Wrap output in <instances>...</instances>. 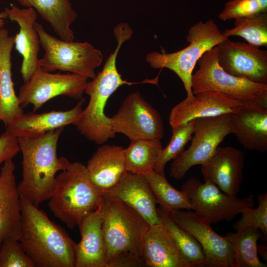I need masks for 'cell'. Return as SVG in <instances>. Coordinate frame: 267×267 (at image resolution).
<instances>
[{
  "label": "cell",
  "instance_id": "obj_1",
  "mask_svg": "<svg viewBox=\"0 0 267 267\" xmlns=\"http://www.w3.org/2000/svg\"><path fill=\"white\" fill-rule=\"evenodd\" d=\"M19 241L36 267H75L77 244L46 214L20 196Z\"/></svg>",
  "mask_w": 267,
  "mask_h": 267
},
{
  "label": "cell",
  "instance_id": "obj_2",
  "mask_svg": "<svg viewBox=\"0 0 267 267\" xmlns=\"http://www.w3.org/2000/svg\"><path fill=\"white\" fill-rule=\"evenodd\" d=\"M63 129L38 136L17 137L22 155V180L17 189L20 196L37 207L50 198L56 174L70 163L65 157L57 155L58 141Z\"/></svg>",
  "mask_w": 267,
  "mask_h": 267
},
{
  "label": "cell",
  "instance_id": "obj_3",
  "mask_svg": "<svg viewBox=\"0 0 267 267\" xmlns=\"http://www.w3.org/2000/svg\"><path fill=\"white\" fill-rule=\"evenodd\" d=\"M101 208L106 267L144 266L141 248L150 225L134 209L110 195L103 196Z\"/></svg>",
  "mask_w": 267,
  "mask_h": 267
},
{
  "label": "cell",
  "instance_id": "obj_4",
  "mask_svg": "<svg viewBox=\"0 0 267 267\" xmlns=\"http://www.w3.org/2000/svg\"><path fill=\"white\" fill-rule=\"evenodd\" d=\"M133 31L127 23H120L114 29L117 45L108 57L102 69L92 80L88 82L85 93L89 100L78 120L74 126L89 140L102 144L115 137L110 118L104 112L111 95L121 86L140 83L129 82L122 79L116 66L117 57L123 43L133 35Z\"/></svg>",
  "mask_w": 267,
  "mask_h": 267
},
{
  "label": "cell",
  "instance_id": "obj_5",
  "mask_svg": "<svg viewBox=\"0 0 267 267\" xmlns=\"http://www.w3.org/2000/svg\"><path fill=\"white\" fill-rule=\"evenodd\" d=\"M48 200L55 217L72 229L101 205L103 196L91 181L86 166L75 162L56 176L55 189Z\"/></svg>",
  "mask_w": 267,
  "mask_h": 267
},
{
  "label": "cell",
  "instance_id": "obj_6",
  "mask_svg": "<svg viewBox=\"0 0 267 267\" xmlns=\"http://www.w3.org/2000/svg\"><path fill=\"white\" fill-rule=\"evenodd\" d=\"M227 38L212 19L199 21L189 29L186 38L189 44L185 48L173 53L151 52L146 61L154 69L167 68L175 72L184 85L186 98L191 99L192 76L197 62L205 52Z\"/></svg>",
  "mask_w": 267,
  "mask_h": 267
},
{
  "label": "cell",
  "instance_id": "obj_7",
  "mask_svg": "<svg viewBox=\"0 0 267 267\" xmlns=\"http://www.w3.org/2000/svg\"><path fill=\"white\" fill-rule=\"evenodd\" d=\"M199 69L192 76L193 94L216 91L243 103L267 108V85L252 82L232 76L219 64L217 47L205 52L199 59Z\"/></svg>",
  "mask_w": 267,
  "mask_h": 267
},
{
  "label": "cell",
  "instance_id": "obj_8",
  "mask_svg": "<svg viewBox=\"0 0 267 267\" xmlns=\"http://www.w3.org/2000/svg\"><path fill=\"white\" fill-rule=\"evenodd\" d=\"M35 28L39 36L44 53L39 59L43 70L69 72L93 79L95 70L103 61L102 52L88 42H75L62 40L48 34L43 25L35 22Z\"/></svg>",
  "mask_w": 267,
  "mask_h": 267
},
{
  "label": "cell",
  "instance_id": "obj_9",
  "mask_svg": "<svg viewBox=\"0 0 267 267\" xmlns=\"http://www.w3.org/2000/svg\"><path fill=\"white\" fill-rule=\"evenodd\" d=\"M230 114L195 119L194 135L190 146L173 160L170 176L182 179L193 166L205 163L213 155L219 144L231 134Z\"/></svg>",
  "mask_w": 267,
  "mask_h": 267
},
{
  "label": "cell",
  "instance_id": "obj_10",
  "mask_svg": "<svg viewBox=\"0 0 267 267\" xmlns=\"http://www.w3.org/2000/svg\"><path fill=\"white\" fill-rule=\"evenodd\" d=\"M188 196L192 210L210 223L230 221L246 207H254L253 195L239 198L226 194L210 181L202 183L192 178L184 183L181 189Z\"/></svg>",
  "mask_w": 267,
  "mask_h": 267
},
{
  "label": "cell",
  "instance_id": "obj_11",
  "mask_svg": "<svg viewBox=\"0 0 267 267\" xmlns=\"http://www.w3.org/2000/svg\"><path fill=\"white\" fill-rule=\"evenodd\" d=\"M109 118L112 131L125 135L131 141L161 140L164 134L163 123L158 112L138 91L129 94L117 113Z\"/></svg>",
  "mask_w": 267,
  "mask_h": 267
},
{
  "label": "cell",
  "instance_id": "obj_12",
  "mask_svg": "<svg viewBox=\"0 0 267 267\" xmlns=\"http://www.w3.org/2000/svg\"><path fill=\"white\" fill-rule=\"evenodd\" d=\"M83 76L51 73L41 68L19 89L18 97L23 108L31 104L36 112L49 100L59 95L78 99L83 97L88 83Z\"/></svg>",
  "mask_w": 267,
  "mask_h": 267
},
{
  "label": "cell",
  "instance_id": "obj_13",
  "mask_svg": "<svg viewBox=\"0 0 267 267\" xmlns=\"http://www.w3.org/2000/svg\"><path fill=\"white\" fill-rule=\"evenodd\" d=\"M217 47L218 61L227 73L252 82L267 85V50L229 38Z\"/></svg>",
  "mask_w": 267,
  "mask_h": 267
},
{
  "label": "cell",
  "instance_id": "obj_14",
  "mask_svg": "<svg viewBox=\"0 0 267 267\" xmlns=\"http://www.w3.org/2000/svg\"><path fill=\"white\" fill-rule=\"evenodd\" d=\"M168 214L177 225L188 231L198 241L208 267H232L231 246L225 236L214 230L211 223L191 210H176Z\"/></svg>",
  "mask_w": 267,
  "mask_h": 267
},
{
  "label": "cell",
  "instance_id": "obj_15",
  "mask_svg": "<svg viewBox=\"0 0 267 267\" xmlns=\"http://www.w3.org/2000/svg\"><path fill=\"white\" fill-rule=\"evenodd\" d=\"M225 94L216 91H203L185 98L170 112L169 123L172 128L197 118L232 114L246 105Z\"/></svg>",
  "mask_w": 267,
  "mask_h": 267
},
{
  "label": "cell",
  "instance_id": "obj_16",
  "mask_svg": "<svg viewBox=\"0 0 267 267\" xmlns=\"http://www.w3.org/2000/svg\"><path fill=\"white\" fill-rule=\"evenodd\" d=\"M243 153L230 146L219 147L201 170L205 181L216 185L224 193L237 196L243 180Z\"/></svg>",
  "mask_w": 267,
  "mask_h": 267
},
{
  "label": "cell",
  "instance_id": "obj_17",
  "mask_svg": "<svg viewBox=\"0 0 267 267\" xmlns=\"http://www.w3.org/2000/svg\"><path fill=\"white\" fill-rule=\"evenodd\" d=\"M3 12L6 18L19 26V32L14 37V45L22 57L20 72L25 83L41 68L38 58L41 44L34 26L37 12L32 7L20 8L15 5L5 8Z\"/></svg>",
  "mask_w": 267,
  "mask_h": 267
},
{
  "label": "cell",
  "instance_id": "obj_18",
  "mask_svg": "<svg viewBox=\"0 0 267 267\" xmlns=\"http://www.w3.org/2000/svg\"><path fill=\"white\" fill-rule=\"evenodd\" d=\"M124 149L115 145H101L88 161L89 178L102 196L111 193L128 172Z\"/></svg>",
  "mask_w": 267,
  "mask_h": 267
},
{
  "label": "cell",
  "instance_id": "obj_19",
  "mask_svg": "<svg viewBox=\"0 0 267 267\" xmlns=\"http://www.w3.org/2000/svg\"><path fill=\"white\" fill-rule=\"evenodd\" d=\"M141 256L148 267H191L162 223L150 225L143 239Z\"/></svg>",
  "mask_w": 267,
  "mask_h": 267
},
{
  "label": "cell",
  "instance_id": "obj_20",
  "mask_svg": "<svg viewBox=\"0 0 267 267\" xmlns=\"http://www.w3.org/2000/svg\"><path fill=\"white\" fill-rule=\"evenodd\" d=\"M85 98L80 99L73 108L40 114L23 113L6 126V131L18 137L35 136L69 125H74L83 111Z\"/></svg>",
  "mask_w": 267,
  "mask_h": 267
},
{
  "label": "cell",
  "instance_id": "obj_21",
  "mask_svg": "<svg viewBox=\"0 0 267 267\" xmlns=\"http://www.w3.org/2000/svg\"><path fill=\"white\" fill-rule=\"evenodd\" d=\"M15 170L12 159L5 161L0 170V243L8 238L19 240L21 212Z\"/></svg>",
  "mask_w": 267,
  "mask_h": 267
},
{
  "label": "cell",
  "instance_id": "obj_22",
  "mask_svg": "<svg viewBox=\"0 0 267 267\" xmlns=\"http://www.w3.org/2000/svg\"><path fill=\"white\" fill-rule=\"evenodd\" d=\"M231 134L246 149L264 153L267 150V108L246 105L230 114Z\"/></svg>",
  "mask_w": 267,
  "mask_h": 267
},
{
  "label": "cell",
  "instance_id": "obj_23",
  "mask_svg": "<svg viewBox=\"0 0 267 267\" xmlns=\"http://www.w3.org/2000/svg\"><path fill=\"white\" fill-rule=\"evenodd\" d=\"M107 195L126 203L141 216L149 225L162 222L157 212L156 197L143 175L128 172L116 188Z\"/></svg>",
  "mask_w": 267,
  "mask_h": 267
},
{
  "label": "cell",
  "instance_id": "obj_24",
  "mask_svg": "<svg viewBox=\"0 0 267 267\" xmlns=\"http://www.w3.org/2000/svg\"><path fill=\"white\" fill-rule=\"evenodd\" d=\"M102 221L101 205L79 225L81 240L76 246L75 267H106Z\"/></svg>",
  "mask_w": 267,
  "mask_h": 267
},
{
  "label": "cell",
  "instance_id": "obj_25",
  "mask_svg": "<svg viewBox=\"0 0 267 267\" xmlns=\"http://www.w3.org/2000/svg\"><path fill=\"white\" fill-rule=\"evenodd\" d=\"M14 37L0 29V120L5 127L24 113L12 80L11 53Z\"/></svg>",
  "mask_w": 267,
  "mask_h": 267
},
{
  "label": "cell",
  "instance_id": "obj_26",
  "mask_svg": "<svg viewBox=\"0 0 267 267\" xmlns=\"http://www.w3.org/2000/svg\"><path fill=\"white\" fill-rule=\"evenodd\" d=\"M26 7L34 8L49 24L59 39L73 41L75 39L71 25L78 17L70 0H17Z\"/></svg>",
  "mask_w": 267,
  "mask_h": 267
},
{
  "label": "cell",
  "instance_id": "obj_27",
  "mask_svg": "<svg viewBox=\"0 0 267 267\" xmlns=\"http://www.w3.org/2000/svg\"><path fill=\"white\" fill-rule=\"evenodd\" d=\"M261 233L258 229L248 227L226 234L225 237L232 247V267H267L258 256L257 242Z\"/></svg>",
  "mask_w": 267,
  "mask_h": 267
},
{
  "label": "cell",
  "instance_id": "obj_28",
  "mask_svg": "<svg viewBox=\"0 0 267 267\" xmlns=\"http://www.w3.org/2000/svg\"><path fill=\"white\" fill-rule=\"evenodd\" d=\"M159 139H139L131 141L124 149L126 168L128 172L144 175L153 170L161 150Z\"/></svg>",
  "mask_w": 267,
  "mask_h": 267
},
{
  "label": "cell",
  "instance_id": "obj_29",
  "mask_svg": "<svg viewBox=\"0 0 267 267\" xmlns=\"http://www.w3.org/2000/svg\"><path fill=\"white\" fill-rule=\"evenodd\" d=\"M157 212L184 258L191 267H207L202 247L196 238L188 231L177 225L168 213L161 208H157Z\"/></svg>",
  "mask_w": 267,
  "mask_h": 267
},
{
  "label": "cell",
  "instance_id": "obj_30",
  "mask_svg": "<svg viewBox=\"0 0 267 267\" xmlns=\"http://www.w3.org/2000/svg\"><path fill=\"white\" fill-rule=\"evenodd\" d=\"M147 180L160 207L167 213L176 210H192L190 199L183 190L172 186L165 175L151 170L143 175Z\"/></svg>",
  "mask_w": 267,
  "mask_h": 267
},
{
  "label": "cell",
  "instance_id": "obj_31",
  "mask_svg": "<svg viewBox=\"0 0 267 267\" xmlns=\"http://www.w3.org/2000/svg\"><path fill=\"white\" fill-rule=\"evenodd\" d=\"M234 20V27L223 31L224 36L240 37L248 44L258 47L267 46V12Z\"/></svg>",
  "mask_w": 267,
  "mask_h": 267
},
{
  "label": "cell",
  "instance_id": "obj_32",
  "mask_svg": "<svg viewBox=\"0 0 267 267\" xmlns=\"http://www.w3.org/2000/svg\"><path fill=\"white\" fill-rule=\"evenodd\" d=\"M194 122L195 119L172 128L171 140L167 146L161 150L154 168L155 172L165 175V168L167 163L178 156L191 140Z\"/></svg>",
  "mask_w": 267,
  "mask_h": 267
},
{
  "label": "cell",
  "instance_id": "obj_33",
  "mask_svg": "<svg viewBox=\"0 0 267 267\" xmlns=\"http://www.w3.org/2000/svg\"><path fill=\"white\" fill-rule=\"evenodd\" d=\"M257 208L246 207L240 214V218L233 224L236 231L252 227L259 229L265 237L267 236V193H261L258 197Z\"/></svg>",
  "mask_w": 267,
  "mask_h": 267
},
{
  "label": "cell",
  "instance_id": "obj_34",
  "mask_svg": "<svg viewBox=\"0 0 267 267\" xmlns=\"http://www.w3.org/2000/svg\"><path fill=\"white\" fill-rule=\"evenodd\" d=\"M267 12V0H231L225 4L219 18L223 21Z\"/></svg>",
  "mask_w": 267,
  "mask_h": 267
},
{
  "label": "cell",
  "instance_id": "obj_35",
  "mask_svg": "<svg viewBox=\"0 0 267 267\" xmlns=\"http://www.w3.org/2000/svg\"><path fill=\"white\" fill-rule=\"evenodd\" d=\"M0 267H36L18 240L8 238L0 243Z\"/></svg>",
  "mask_w": 267,
  "mask_h": 267
},
{
  "label": "cell",
  "instance_id": "obj_36",
  "mask_svg": "<svg viewBox=\"0 0 267 267\" xmlns=\"http://www.w3.org/2000/svg\"><path fill=\"white\" fill-rule=\"evenodd\" d=\"M20 151L17 137L5 130L0 135V165L12 159Z\"/></svg>",
  "mask_w": 267,
  "mask_h": 267
},
{
  "label": "cell",
  "instance_id": "obj_37",
  "mask_svg": "<svg viewBox=\"0 0 267 267\" xmlns=\"http://www.w3.org/2000/svg\"><path fill=\"white\" fill-rule=\"evenodd\" d=\"M257 252L258 254L260 255L264 260H267V245L257 244Z\"/></svg>",
  "mask_w": 267,
  "mask_h": 267
},
{
  "label": "cell",
  "instance_id": "obj_38",
  "mask_svg": "<svg viewBox=\"0 0 267 267\" xmlns=\"http://www.w3.org/2000/svg\"><path fill=\"white\" fill-rule=\"evenodd\" d=\"M6 18L5 14L4 13V12H2L0 13V29L1 28H2L4 24V18Z\"/></svg>",
  "mask_w": 267,
  "mask_h": 267
},
{
  "label": "cell",
  "instance_id": "obj_39",
  "mask_svg": "<svg viewBox=\"0 0 267 267\" xmlns=\"http://www.w3.org/2000/svg\"></svg>",
  "mask_w": 267,
  "mask_h": 267
}]
</instances>
